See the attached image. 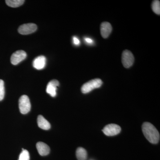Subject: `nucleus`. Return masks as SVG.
Wrapping results in <instances>:
<instances>
[{
  "label": "nucleus",
  "instance_id": "11",
  "mask_svg": "<svg viewBox=\"0 0 160 160\" xmlns=\"http://www.w3.org/2000/svg\"><path fill=\"white\" fill-rule=\"evenodd\" d=\"M37 149L39 154L42 156H46L50 152V148L46 143L42 142H38L36 144Z\"/></svg>",
  "mask_w": 160,
  "mask_h": 160
},
{
  "label": "nucleus",
  "instance_id": "9",
  "mask_svg": "<svg viewBox=\"0 0 160 160\" xmlns=\"http://www.w3.org/2000/svg\"><path fill=\"white\" fill-rule=\"evenodd\" d=\"M112 30L111 24L108 22H104L101 24L100 27L101 35L104 38H106L109 36Z\"/></svg>",
  "mask_w": 160,
  "mask_h": 160
},
{
  "label": "nucleus",
  "instance_id": "14",
  "mask_svg": "<svg viewBox=\"0 0 160 160\" xmlns=\"http://www.w3.org/2000/svg\"><path fill=\"white\" fill-rule=\"evenodd\" d=\"M25 1L23 0H6V4L7 6L12 8H16L22 6L24 3Z\"/></svg>",
  "mask_w": 160,
  "mask_h": 160
},
{
  "label": "nucleus",
  "instance_id": "19",
  "mask_svg": "<svg viewBox=\"0 0 160 160\" xmlns=\"http://www.w3.org/2000/svg\"><path fill=\"white\" fill-rule=\"evenodd\" d=\"M85 40L86 42L89 43V44L92 42V40L91 39L89 38H86L85 39Z\"/></svg>",
  "mask_w": 160,
  "mask_h": 160
},
{
  "label": "nucleus",
  "instance_id": "4",
  "mask_svg": "<svg viewBox=\"0 0 160 160\" xmlns=\"http://www.w3.org/2000/svg\"><path fill=\"white\" fill-rule=\"evenodd\" d=\"M122 61L124 67L129 68L133 65L134 62V58L133 55L129 50H124L122 54Z\"/></svg>",
  "mask_w": 160,
  "mask_h": 160
},
{
  "label": "nucleus",
  "instance_id": "17",
  "mask_svg": "<svg viewBox=\"0 0 160 160\" xmlns=\"http://www.w3.org/2000/svg\"><path fill=\"white\" fill-rule=\"evenodd\" d=\"M5 93L4 81L0 79V101H2L4 99Z\"/></svg>",
  "mask_w": 160,
  "mask_h": 160
},
{
  "label": "nucleus",
  "instance_id": "7",
  "mask_svg": "<svg viewBox=\"0 0 160 160\" xmlns=\"http://www.w3.org/2000/svg\"><path fill=\"white\" fill-rule=\"evenodd\" d=\"M27 54L26 52L23 50L16 51L11 57V62L12 65H17L26 59Z\"/></svg>",
  "mask_w": 160,
  "mask_h": 160
},
{
  "label": "nucleus",
  "instance_id": "6",
  "mask_svg": "<svg viewBox=\"0 0 160 160\" xmlns=\"http://www.w3.org/2000/svg\"><path fill=\"white\" fill-rule=\"evenodd\" d=\"M37 29V26L34 23L23 24L19 27L18 31L20 34L28 35L33 33Z\"/></svg>",
  "mask_w": 160,
  "mask_h": 160
},
{
  "label": "nucleus",
  "instance_id": "3",
  "mask_svg": "<svg viewBox=\"0 0 160 160\" xmlns=\"http://www.w3.org/2000/svg\"><path fill=\"white\" fill-rule=\"evenodd\" d=\"M19 108L22 114L28 113L31 109V104L29 97L26 95L22 96L19 100Z\"/></svg>",
  "mask_w": 160,
  "mask_h": 160
},
{
  "label": "nucleus",
  "instance_id": "13",
  "mask_svg": "<svg viewBox=\"0 0 160 160\" xmlns=\"http://www.w3.org/2000/svg\"><path fill=\"white\" fill-rule=\"evenodd\" d=\"M76 157L78 160H86L87 152L86 149L82 147H79L76 150Z\"/></svg>",
  "mask_w": 160,
  "mask_h": 160
},
{
  "label": "nucleus",
  "instance_id": "8",
  "mask_svg": "<svg viewBox=\"0 0 160 160\" xmlns=\"http://www.w3.org/2000/svg\"><path fill=\"white\" fill-rule=\"evenodd\" d=\"M59 86V82L57 80H52L50 81L46 87V92L52 97H55L57 95V87Z\"/></svg>",
  "mask_w": 160,
  "mask_h": 160
},
{
  "label": "nucleus",
  "instance_id": "5",
  "mask_svg": "<svg viewBox=\"0 0 160 160\" xmlns=\"http://www.w3.org/2000/svg\"><path fill=\"white\" fill-rule=\"evenodd\" d=\"M102 131L106 136H113L121 132V128L116 124H110L105 126L102 129Z\"/></svg>",
  "mask_w": 160,
  "mask_h": 160
},
{
  "label": "nucleus",
  "instance_id": "12",
  "mask_svg": "<svg viewBox=\"0 0 160 160\" xmlns=\"http://www.w3.org/2000/svg\"><path fill=\"white\" fill-rule=\"evenodd\" d=\"M38 124L39 127L44 130H49L51 126L49 122L42 115H39L38 118Z\"/></svg>",
  "mask_w": 160,
  "mask_h": 160
},
{
  "label": "nucleus",
  "instance_id": "15",
  "mask_svg": "<svg viewBox=\"0 0 160 160\" xmlns=\"http://www.w3.org/2000/svg\"><path fill=\"white\" fill-rule=\"evenodd\" d=\"M152 10L156 14H160V2L159 1H153L152 5Z\"/></svg>",
  "mask_w": 160,
  "mask_h": 160
},
{
  "label": "nucleus",
  "instance_id": "10",
  "mask_svg": "<svg viewBox=\"0 0 160 160\" xmlns=\"http://www.w3.org/2000/svg\"><path fill=\"white\" fill-rule=\"evenodd\" d=\"M46 58L44 56H40L36 58L33 61V67L38 70L44 69L46 65Z\"/></svg>",
  "mask_w": 160,
  "mask_h": 160
},
{
  "label": "nucleus",
  "instance_id": "18",
  "mask_svg": "<svg viewBox=\"0 0 160 160\" xmlns=\"http://www.w3.org/2000/svg\"><path fill=\"white\" fill-rule=\"evenodd\" d=\"M73 43L75 45H79L80 44V42L79 40L77 38L74 37L73 38Z\"/></svg>",
  "mask_w": 160,
  "mask_h": 160
},
{
  "label": "nucleus",
  "instance_id": "1",
  "mask_svg": "<svg viewBox=\"0 0 160 160\" xmlns=\"http://www.w3.org/2000/svg\"><path fill=\"white\" fill-rule=\"evenodd\" d=\"M143 134L150 143L156 144L160 141L159 132L151 123L145 122L142 126Z\"/></svg>",
  "mask_w": 160,
  "mask_h": 160
},
{
  "label": "nucleus",
  "instance_id": "2",
  "mask_svg": "<svg viewBox=\"0 0 160 160\" xmlns=\"http://www.w3.org/2000/svg\"><path fill=\"white\" fill-rule=\"evenodd\" d=\"M102 81L100 79L97 78L90 80L84 85L81 88V91L83 93H89L93 89L100 88L102 85Z\"/></svg>",
  "mask_w": 160,
  "mask_h": 160
},
{
  "label": "nucleus",
  "instance_id": "16",
  "mask_svg": "<svg viewBox=\"0 0 160 160\" xmlns=\"http://www.w3.org/2000/svg\"><path fill=\"white\" fill-rule=\"evenodd\" d=\"M22 151L20 154L18 160H29L30 156L29 152L24 149H22Z\"/></svg>",
  "mask_w": 160,
  "mask_h": 160
}]
</instances>
